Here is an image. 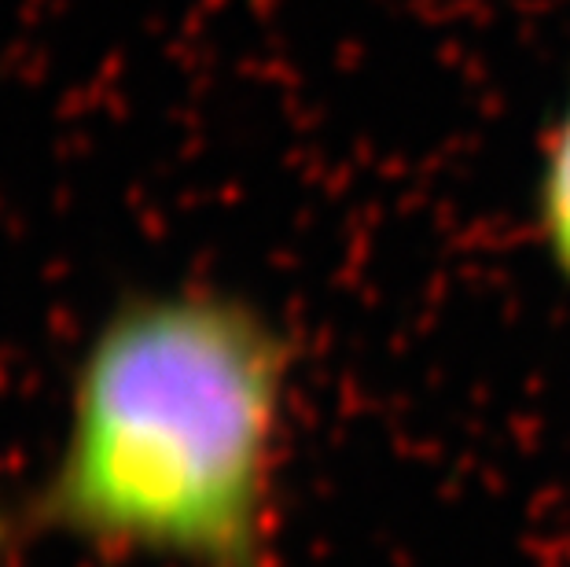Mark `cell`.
Returning <instances> with one entry per match:
<instances>
[{
  "mask_svg": "<svg viewBox=\"0 0 570 567\" xmlns=\"http://www.w3.org/2000/svg\"><path fill=\"white\" fill-rule=\"evenodd\" d=\"M295 343L210 284L132 292L85 343L33 520L185 567H273Z\"/></svg>",
  "mask_w": 570,
  "mask_h": 567,
  "instance_id": "cell-1",
  "label": "cell"
},
{
  "mask_svg": "<svg viewBox=\"0 0 570 567\" xmlns=\"http://www.w3.org/2000/svg\"><path fill=\"white\" fill-rule=\"evenodd\" d=\"M533 233L556 281L570 292V81L538 155Z\"/></svg>",
  "mask_w": 570,
  "mask_h": 567,
  "instance_id": "cell-2",
  "label": "cell"
}]
</instances>
